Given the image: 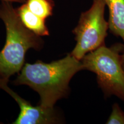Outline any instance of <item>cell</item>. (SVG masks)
<instances>
[{
    "label": "cell",
    "instance_id": "30bf717a",
    "mask_svg": "<svg viewBox=\"0 0 124 124\" xmlns=\"http://www.w3.org/2000/svg\"><path fill=\"white\" fill-rule=\"evenodd\" d=\"M0 1H9L11 2H19V3H23L26 1V0H0Z\"/></svg>",
    "mask_w": 124,
    "mask_h": 124
},
{
    "label": "cell",
    "instance_id": "8fae6325",
    "mask_svg": "<svg viewBox=\"0 0 124 124\" xmlns=\"http://www.w3.org/2000/svg\"><path fill=\"white\" fill-rule=\"evenodd\" d=\"M8 82L5 81V80H4L2 78H0V89H2L3 86H4L5 85L8 84Z\"/></svg>",
    "mask_w": 124,
    "mask_h": 124
},
{
    "label": "cell",
    "instance_id": "277c9868",
    "mask_svg": "<svg viewBox=\"0 0 124 124\" xmlns=\"http://www.w3.org/2000/svg\"><path fill=\"white\" fill-rule=\"evenodd\" d=\"M104 0H94L89 9L80 15L73 31L77 41L71 55L81 60L86 54L105 45L108 23L105 18Z\"/></svg>",
    "mask_w": 124,
    "mask_h": 124
},
{
    "label": "cell",
    "instance_id": "52a82bcc",
    "mask_svg": "<svg viewBox=\"0 0 124 124\" xmlns=\"http://www.w3.org/2000/svg\"><path fill=\"white\" fill-rule=\"evenodd\" d=\"M16 11L23 24L31 31L39 36L49 35L45 20L31 12L26 4L20 7Z\"/></svg>",
    "mask_w": 124,
    "mask_h": 124
},
{
    "label": "cell",
    "instance_id": "ba28073f",
    "mask_svg": "<svg viewBox=\"0 0 124 124\" xmlns=\"http://www.w3.org/2000/svg\"><path fill=\"white\" fill-rule=\"evenodd\" d=\"M25 2L31 12L43 19L52 15L54 7L52 0H26Z\"/></svg>",
    "mask_w": 124,
    "mask_h": 124
},
{
    "label": "cell",
    "instance_id": "7c38bea8",
    "mask_svg": "<svg viewBox=\"0 0 124 124\" xmlns=\"http://www.w3.org/2000/svg\"><path fill=\"white\" fill-rule=\"evenodd\" d=\"M121 60H122V66H123V68L124 69V49L121 54Z\"/></svg>",
    "mask_w": 124,
    "mask_h": 124
},
{
    "label": "cell",
    "instance_id": "5b68a950",
    "mask_svg": "<svg viewBox=\"0 0 124 124\" xmlns=\"http://www.w3.org/2000/svg\"><path fill=\"white\" fill-rule=\"evenodd\" d=\"M2 89L14 98L20 106V114L13 124H47L58 122L54 108H46L40 105L33 106L14 92L8 84L4 85Z\"/></svg>",
    "mask_w": 124,
    "mask_h": 124
},
{
    "label": "cell",
    "instance_id": "7a4b0ae2",
    "mask_svg": "<svg viewBox=\"0 0 124 124\" xmlns=\"http://www.w3.org/2000/svg\"><path fill=\"white\" fill-rule=\"evenodd\" d=\"M12 3L1 1L0 4V19L7 32L5 44L0 51V78L7 82L22 69L27 51L39 50L43 43L39 36L25 27Z\"/></svg>",
    "mask_w": 124,
    "mask_h": 124
},
{
    "label": "cell",
    "instance_id": "8992f818",
    "mask_svg": "<svg viewBox=\"0 0 124 124\" xmlns=\"http://www.w3.org/2000/svg\"><path fill=\"white\" fill-rule=\"evenodd\" d=\"M108 9V29L124 45V0H104Z\"/></svg>",
    "mask_w": 124,
    "mask_h": 124
},
{
    "label": "cell",
    "instance_id": "6da1fadb",
    "mask_svg": "<svg viewBox=\"0 0 124 124\" xmlns=\"http://www.w3.org/2000/svg\"><path fill=\"white\" fill-rule=\"evenodd\" d=\"M81 70H83L81 60L69 54L50 63L41 61L25 63L13 83L29 86L39 94L40 106L54 108L56 102L67 94L72 78Z\"/></svg>",
    "mask_w": 124,
    "mask_h": 124
},
{
    "label": "cell",
    "instance_id": "3957f363",
    "mask_svg": "<svg viewBox=\"0 0 124 124\" xmlns=\"http://www.w3.org/2000/svg\"><path fill=\"white\" fill-rule=\"evenodd\" d=\"M124 45L111 47L103 45L91 51L81 60L83 70L94 72L98 84L106 97L116 96L124 102V69L121 54Z\"/></svg>",
    "mask_w": 124,
    "mask_h": 124
},
{
    "label": "cell",
    "instance_id": "9c48e42d",
    "mask_svg": "<svg viewBox=\"0 0 124 124\" xmlns=\"http://www.w3.org/2000/svg\"><path fill=\"white\" fill-rule=\"evenodd\" d=\"M107 124H124V111L117 103L112 106V111L106 122Z\"/></svg>",
    "mask_w": 124,
    "mask_h": 124
}]
</instances>
